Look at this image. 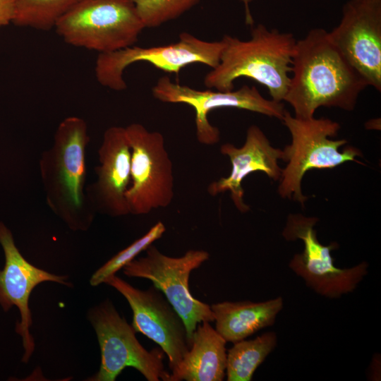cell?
<instances>
[{"instance_id": "21", "label": "cell", "mask_w": 381, "mask_h": 381, "mask_svg": "<svg viewBox=\"0 0 381 381\" xmlns=\"http://www.w3.org/2000/svg\"><path fill=\"white\" fill-rule=\"evenodd\" d=\"M166 231L164 224L159 221L145 235L135 240L107 261L92 275L90 284L97 286L119 270L134 260L142 251L145 250L153 242L160 238Z\"/></svg>"}, {"instance_id": "16", "label": "cell", "mask_w": 381, "mask_h": 381, "mask_svg": "<svg viewBox=\"0 0 381 381\" xmlns=\"http://www.w3.org/2000/svg\"><path fill=\"white\" fill-rule=\"evenodd\" d=\"M220 152L227 156L231 171L227 177L212 182L207 192L212 196L229 191L235 207L242 213L250 210L243 200V179L250 174L260 171L269 178L279 181L282 169L278 161L284 159L283 150L272 147L263 131L256 125L248 127L246 141L241 147L231 143L220 147Z\"/></svg>"}, {"instance_id": "14", "label": "cell", "mask_w": 381, "mask_h": 381, "mask_svg": "<svg viewBox=\"0 0 381 381\" xmlns=\"http://www.w3.org/2000/svg\"><path fill=\"white\" fill-rule=\"evenodd\" d=\"M0 244L5 255V265L0 270V305L4 311L12 306L18 308L20 320L16 326L22 337L24 354L22 361L27 363L34 349V339L30 332L32 324L29 308L30 296L36 286L53 282L71 286L67 276L52 274L30 263L16 247L11 231L0 222Z\"/></svg>"}, {"instance_id": "20", "label": "cell", "mask_w": 381, "mask_h": 381, "mask_svg": "<svg viewBox=\"0 0 381 381\" xmlns=\"http://www.w3.org/2000/svg\"><path fill=\"white\" fill-rule=\"evenodd\" d=\"M81 0H14L12 23L20 27L49 30Z\"/></svg>"}, {"instance_id": "22", "label": "cell", "mask_w": 381, "mask_h": 381, "mask_svg": "<svg viewBox=\"0 0 381 381\" xmlns=\"http://www.w3.org/2000/svg\"><path fill=\"white\" fill-rule=\"evenodd\" d=\"M145 28H156L174 20L200 0H131Z\"/></svg>"}, {"instance_id": "24", "label": "cell", "mask_w": 381, "mask_h": 381, "mask_svg": "<svg viewBox=\"0 0 381 381\" xmlns=\"http://www.w3.org/2000/svg\"><path fill=\"white\" fill-rule=\"evenodd\" d=\"M245 6V10H246V23L248 25H252L253 23V17L250 14V11L249 9V2L250 0H243Z\"/></svg>"}, {"instance_id": "11", "label": "cell", "mask_w": 381, "mask_h": 381, "mask_svg": "<svg viewBox=\"0 0 381 381\" xmlns=\"http://www.w3.org/2000/svg\"><path fill=\"white\" fill-rule=\"evenodd\" d=\"M153 96L167 103H183L195 112V132L199 143L212 145L220 140L219 128L212 125L208 114L216 109L231 107L259 113L282 120L286 111L282 102L265 99L255 86L243 85L236 90H200L159 78L152 89Z\"/></svg>"}, {"instance_id": "23", "label": "cell", "mask_w": 381, "mask_h": 381, "mask_svg": "<svg viewBox=\"0 0 381 381\" xmlns=\"http://www.w3.org/2000/svg\"><path fill=\"white\" fill-rule=\"evenodd\" d=\"M14 0H0V28L12 23Z\"/></svg>"}, {"instance_id": "6", "label": "cell", "mask_w": 381, "mask_h": 381, "mask_svg": "<svg viewBox=\"0 0 381 381\" xmlns=\"http://www.w3.org/2000/svg\"><path fill=\"white\" fill-rule=\"evenodd\" d=\"M101 351L99 371L91 381H114L121 371L131 367L148 381H170L164 369V351H147L138 341L135 330L119 315L112 302L106 299L88 311Z\"/></svg>"}, {"instance_id": "5", "label": "cell", "mask_w": 381, "mask_h": 381, "mask_svg": "<svg viewBox=\"0 0 381 381\" xmlns=\"http://www.w3.org/2000/svg\"><path fill=\"white\" fill-rule=\"evenodd\" d=\"M54 28L66 43L99 54L133 46L145 26L131 0H81Z\"/></svg>"}, {"instance_id": "7", "label": "cell", "mask_w": 381, "mask_h": 381, "mask_svg": "<svg viewBox=\"0 0 381 381\" xmlns=\"http://www.w3.org/2000/svg\"><path fill=\"white\" fill-rule=\"evenodd\" d=\"M125 128L131 147V182L126 193L129 214L167 207L174 196V178L163 135L139 123Z\"/></svg>"}, {"instance_id": "13", "label": "cell", "mask_w": 381, "mask_h": 381, "mask_svg": "<svg viewBox=\"0 0 381 381\" xmlns=\"http://www.w3.org/2000/svg\"><path fill=\"white\" fill-rule=\"evenodd\" d=\"M328 33L368 85L380 92L381 0L348 1L339 23Z\"/></svg>"}, {"instance_id": "17", "label": "cell", "mask_w": 381, "mask_h": 381, "mask_svg": "<svg viewBox=\"0 0 381 381\" xmlns=\"http://www.w3.org/2000/svg\"><path fill=\"white\" fill-rule=\"evenodd\" d=\"M226 341L209 322L199 323L191 345L170 381H222L226 375Z\"/></svg>"}, {"instance_id": "3", "label": "cell", "mask_w": 381, "mask_h": 381, "mask_svg": "<svg viewBox=\"0 0 381 381\" xmlns=\"http://www.w3.org/2000/svg\"><path fill=\"white\" fill-rule=\"evenodd\" d=\"M222 40L220 61L206 74L205 85L219 91L232 90L234 82L245 77L265 86L272 99L283 101L290 83L296 42L294 35L258 24L248 40L227 35Z\"/></svg>"}, {"instance_id": "9", "label": "cell", "mask_w": 381, "mask_h": 381, "mask_svg": "<svg viewBox=\"0 0 381 381\" xmlns=\"http://www.w3.org/2000/svg\"><path fill=\"white\" fill-rule=\"evenodd\" d=\"M145 251V256L126 265L123 273L129 277L149 279L162 291L183 318L191 345L197 325L214 321L210 306L194 298L188 284L191 272L207 261L210 254L202 250H189L183 255L174 258L162 253L152 244Z\"/></svg>"}, {"instance_id": "4", "label": "cell", "mask_w": 381, "mask_h": 381, "mask_svg": "<svg viewBox=\"0 0 381 381\" xmlns=\"http://www.w3.org/2000/svg\"><path fill=\"white\" fill-rule=\"evenodd\" d=\"M282 121L291 133V143L283 150L287 164L282 169L278 193L304 207L308 197L302 193L301 181L307 171L333 169L349 161L360 163L356 157L363 155L353 146L339 150L347 140L331 139L337 135L340 125L329 119H300L286 110Z\"/></svg>"}, {"instance_id": "10", "label": "cell", "mask_w": 381, "mask_h": 381, "mask_svg": "<svg viewBox=\"0 0 381 381\" xmlns=\"http://www.w3.org/2000/svg\"><path fill=\"white\" fill-rule=\"evenodd\" d=\"M224 42L205 41L182 32L177 42L163 46H131L114 52L99 53L95 62V76L102 86L116 91L126 89L125 69L133 63L145 61L167 73H179L185 66L200 63L216 67Z\"/></svg>"}, {"instance_id": "12", "label": "cell", "mask_w": 381, "mask_h": 381, "mask_svg": "<svg viewBox=\"0 0 381 381\" xmlns=\"http://www.w3.org/2000/svg\"><path fill=\"white\" fill-rule=\"evenodd\" d=\"M104 283L125 297L133 312V327L160 346L174 372L189 350L190 342L183 318L164 294L155 285L146 290L137 289L115 274Z\"/></svg>"}, {"instance_id": "19", "label": "cell", "mask_w": 381, "mask_h": 381, "mask_svg": "<svg viewBox=\"0 0 381 381\" xmlns=\"http://www.w3.org/2000/svg\"><path fill=\"white\" fill-rule=\"evenodd\" d=\"M234 344L227 351L226 380L250 381L255 370L276 347L277 337L275 332H267L253 339Z\"/></svg>"}, {"instance_id": "18", "label": "cell", "mask_w": 381, "mask_h": 381, "mask_svg": "<svg viewBox=\"0 0 381 381\" xmlns=\"http://www.w3.org/2000/svg\"><path fill=\"white\" fill-rule=\"evenodd\" d=\"M283 304V298L279 296L262 302L224 301L210 308L215 329L226 341L235 343L272 325Z\"/></svg>"}, {"instance_id": "8", "label": "cell", "mask_w": 381, "mask_h": 381, "mask_svg": "<svg viewBox=\"0 0 381 381\" xmlns=\"http://www.w3.org/2000/svg\"><path fill=\"white\" fill-rule=\"evenodd\" d=\"M318 221L301 214H289L282 236L289 241L301 240L303 250L294 255L289 267L301 277L316 294L329 298H338L353 292L368 274V264L362 262L349 268L336 267L331 251L339 245L322 244L314 229Z\"/></svg>"}, {"instance_id": "15", "label": "cell", "mask_w": 381, "mask_h": 381, "mask_svg": "<svg viewBox=\"0 0 381 381\" xmlns=\"http://www.w3.org/2000/svg\"><path fill=\"white\" fill-rule=\"evenodd\" d=\"M97 179L86 188L95 212L111 217L129 214L126 193L131 182V147L125 127L111 126L98 150Z\"/></svg>"}, {"instance_id": "1", "label": "cell", "mask_w": 381, "mask_h": 381, "mask_svg": "<svg viewBox=\"0 0 381 381\" xmlns=\"http://www.w3.org/2000/svg\"><path fill=\"white\" fill-rule=\"evenodd\" d=\"M291 72L284 101L300 119L313 117L321 107L353 111L368 86L322 28L310 30L296 40Z\"/></svg>"}, {"instance_id": "2", "label": "cell", "mask_w": 381, "mask_h": 381, "mask_svg": "<svg viewBox=\"0 0 381 381\" xmlns=\"http://www.w3.org/2000/svg\"><path fill=\"white\" fill-rule=\"evenodd\" d=\"M86 121L68 116L59 124L52 146L40 159V172L49 209L72 231H85L95 212L86 195Z\"/></svg>"}]
</instances>
